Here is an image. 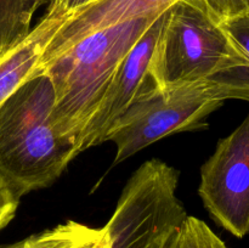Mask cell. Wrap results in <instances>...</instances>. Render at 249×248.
<instances>
[{
  "instance_id": "obj_2",
  "label": "cell",
  "mask_w": 249,
  "mask_h": 248,
  "mask_svg": "<svg viewBox=\"0 0 249 248\" xmlns=\"http://www.w3.org/2000/svg\"><path fill=\"white\" fill-rule=\"evenodd\" d=\"M162 12L88 34L39 65L38 72L50 78L55 95L51 122L61 135L77 143L79 152L117 67Z\"/></svg>"
},
{
  "instance_id": "obj_1",
  "label": "cell",
  "mask_w": 249,
  "mask_h": 248,
  "mask_svg": "<svg viewBox=\"0 0 249 248\" xmlns=\"http://www.w3.org/2000/svg\"><path fill=\"white\" fill-rule=\"evenodd\" d=\"M53 84L36 72L0 106V177L18 198L50 186L79 155L51 122Z\"/></svg>"
},
{
  "instance_id": "obj_15",
  "label": "cell",
  "mask_w": 249,
  "mask_h": 248,
  "mask_svg": "<svg viewBox=\"0 0 249 248\" xmlns=\"http://www.w3.org/2000/svg\"><path fill=\"white\" fill-rule=\"evenodd\" d=\"M19 199L0 177V231L6 228L16 215Z\"/></svg>"
},
{
  "instance_id": "obj_6",
  "label": "cell",
  "mask_w": 249,
  "mask_h": 248,
  "mask_svg": "<svg viewBox=\"0 0 249 248\" xmlns=\"http://www.w3.org/2000/svg\"><path fill=\"white\" fill-rule=\"evenodd\" d=\"M198 194L219 226L238 238L249 233V114L202 165Z\"/></svg>"
},
{
  "instance_id": "obj_10",
  "label": "cell",
  "mask_w": 249,
  "mask_h": 248,
  "mask_svg": "<svg viewBox=\"0 0 249 248\" xmlns=\"http://www.w3.org/2000/svg\"><path fill=\"white\" fill-rule=\"evenodd\" d=\"M226 31L241 45L249 57V16L223 22ZM220 100H245L249 102V65L219 72L207 79Z\"/></svg>"
},
{
  "instance_id": "obj_5",
  "label": "cell",
  "mask_w": 249,
  "mask_h": 248,
  "mask_svg": "<svg viewBox=\"0 0 249 248\" xmlns=\"http://www.w3.org/2000/svg\"><path fill=\"white\" fill-rule=\"evenodd\" d=\"M224 104L207 80L160 88L151 84L114 122L105 136L113 141L114 164L168 135L198 130Z\"/></svg>"
},
{
  "instance_id": "obj_14",
  "label": "cell",
  "mask_w": 249,
  "mask_h": 248,
  "mask_svg": "<svg viewBox=\"0 0 249 248\" xmlns=\"http://www.w3.org/2000/svg\"><path fill=\"white\" fill-rule=\"evenodd\" d=\"M209 11L221 22L249 16V0H202Z\"/></svg>"
},
{
  "instance_id": "obj_16",
  "label": "cell",
  "mask_w": 249,
  "mask_h": 248,
  "mask_svg": "<svg viewBox=\"0 0 249 248\" xmlns=\"http://www.w3.org/2000/svg\"><path fill=\"white\" fill-rule=\"evenodd\" d=\"M91 1L92 0H53L46 14L56 17H65Z\"/></svg>"
},
{
  "instance_id": "obj_12",
  "label": "cell",
  "mask_w": 249,
  "mask_h": 248,
  "mask_svg": "<svg viewBox=\"0 0 249 248\" xmlns=\"http://www.w3.org/2000/svg\"><path fill=\"white\" fill-rule=\"evenodd\" d=\"M102 236L104 228L68 220L26 238L23 248H94Z\"/></svg>"
},
{
  "instance_id": "obj_3",
  "label": "cell",
  "mask_w": 249,
  "mask_h": 248,
  "mask_svg": "<svg viewBox=\"0 0 249 248\" xmlns=\"http://www.w3.org/2000/svg\"><path fill=\"white\" fill-rule=\"evenodd\" d=\"M247 65V53L202 0H177L168 7L150 71L158 87L203 82Z\"/></svg>"
},
{
  "instance_id": "obj_13",
  "label": "cell",
  "mask_w": 249,
  "mask_h": 248,
  "mask_svg": "<svg viewBox=\"0 0 249 248\" xmlns=\"http://www.w3.org/2000/svg\"><path fill=\"white\" fill-rule=\"evenodd\" d=\"M167 248H228L224 241L204 221L196 216H187L179 232Z\"/></svg>"
},
{
  "instance_id": "obj_11",
  "label": "cell",
  "mask_w": 249,
  "mask_h": 248,
  "mask_svg": "<svg viewBox=\"0 0 249 248\" xmlns=\"http://www.w3.org/2000/svg\"><path fill=\"white\" fill-rule=\"evenodd\" d=\"M53 0H0V56L29 34L34 14Z\"/></svg>"
},
{
  "instance_id": "obj_8",
  "label": "cell",
  "mask_w": 249,
  "mask_h": 248,
  "mask_svg": "<svg viewBox=\"0 0 249 248\" xmlns=\"http://www.w3.org/2000/svg\"><path fill=\"white\" fill-rule=\"evenodd\" d=\"M175 1L177 0H92L66 17L63 24L46 46L41 62L88 34L158 14L167 10Z\"/></svg>"
},
{
  "instance_id": "obj_4",
  "label": "cell",
  "mask_w": 249,
  "mask_h": 248,
  "mask_svg": "<svg viewBox=\"0 0 249 248\" xmlns=\"http://www.w3.org/2000/svg\"><path fill=\"white\" fill-rule=\"evenodd\" d=\"M180 173L163 160H146L126 182L104 228L109 248H167L187 219L177 196Z\"/></svg>"
},
{
  "instance_id": "obj_9",
  "label": "cell",
  "mask_w": 249,
  "mask_h": 248,
  "mask_svg": "<svg viewBox=\"0 0 249 248\" xmlns=\"http://www.w3.org/2000/svg\"><path fill=\"white\" fill-rule=\"evenodd\" d=\"M66 17L46 14L21 43L0 56V106L36 74L46 46Z\"/></svg>"
},
{
  "instance_id": "obj_18",
  "label": "cell",
  "mask_w": 249,
  "mask_h": 248,
  "mask_svg": "<svg viewBox=\"0 0 249 248\" xmlns=\"http://www.w3.org/2000/svg\"><path fill=\"white\" fill-rule=\"evenodd\" d=\"M24 246V240L18 241V242L15 243H9V245H0V248H23Z\"/></svg>"
},
{
  "instance_id": "obj_17",
  "label": "cell",
  "mask_w": 249,
  "mask_h": 248,
  "mask_svg": "<svg viewBox=\"0 0 249 248\" xmlns=\"http://www.w3.org/2000/svg\"><path fill=\"white\" fill-rule=\"evenodd\" d=\"M94 248H109V242H108V238H107L106 232L104 230V236L101 237V240L95 245Z\"/></svg>"
},
{
  "instance_id": "obj_7",
  "label": "cell",
  "mask_w": 249,
  "mask_h": 248,
  "mask_svg": "<svg viewBox=\"0 0 249 248\" xmlns=\"http://www.w3.org/2000/svg\"><path fill=\"white\" fill-rule=\"evenodd\" d=\"M167 10L143 32L117 67L96 112L85 129L80 145L82 152L105 142V136L114 122L124 113L141 91L151 84H156L151 77V63Z\"/></svg>"
}]
</instances>
